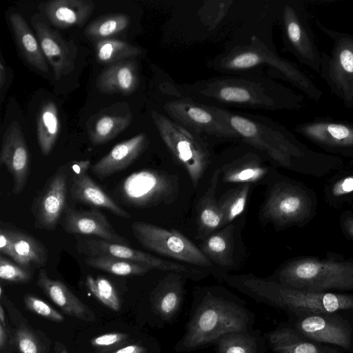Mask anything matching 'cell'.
<instances>
[{
	"instance_id": "6da1fadb",
	"label": "cell",
	"mask_w": 353,
	"mask_h": 353,
	"mask_svg": "<svg viewBox=\"0 0 353 353\" xmlns=\"http://www.w3.org/2000/svg\"><path fill=\"white\" fill-rule=\"evenodd\" d=\"M163 90L175 98H187L225 109L281 110L299 105L293 92L272 77L256 72L225 74L192 83L166 82Z\"/></svg>"
},
{
	"instance_id": "7a4b0ae2",
	"label": "cell",
	"mask_w": 353,
	"mask_h": 353,
	"mask_svg": "<svg viewBox=\"0 0 353 353\" xmlns=\"http://www.w3.org/2000/svg\"><path fill=\"white\" fill-rule=\"evenodd\" d=\"M254 315L238 299L208 290L194 296L185 334L174 347L189 352L212 345L225 334L252 330Z\"/></svg>"
},
{
	"instance_id": "3957f363",
	"label": "cell",
	"mask_w": 353,
	"mask_h": 353,
	"mask_svg": "<svg viewBox=\"0 0 353 353\" xmlns=\"http://www.w3.org/2000/svg\"><path fill=\"white\" fill-rule=\"evenodd\" d=\"M221 278L241 292L259 302L282 310L288 315L353 312L352 294L300 290L250 274H223Z\"/></svg>"
},
{
	"instance_id": "277c9868",
	"label": "cell",
	"mask_w": 353,
	"mask_h": 353,
	"mask_svg": "<svg viewBox=\"0 0 353 353\" xmlns=\"http://www.w3.org/2000/svg\"><path fill=\"white\" fill-rule=\"evenodd\" d=\"M216 70L226 74L249 72L260 73L261 68H268L280 78L293 83L312 99H319V91L310 80L293 64L281 58L256 39L248 44L237 46L211 62Z\"/></svg>"
},
{
	"instance_id": "5b68a950",
	"label": "cell",
	"mask_w": 353,
	"mask_h": 353,
	"mask_svg": "<svg viewBox=\"0 0 353 353\" xmlns=\"http://www.w3.org/2000/svg\"><path fill=\"white\" fill-rule=\"evenodd\" d=\"M291 288L314 292L353 290V263L301 259L285 265L276 281Z\"/></svg>"
},
{
	"instance_id": "8992f818",
	"label": "cell",
	"mask_w": 353,
	"mask_h": 353,
	"mask_svg": "<svg viewBox=\"0 0 353 353\" xmlns=\"http://www.w3.org/2000/svg\"><path fill=\"white\" fill-rule=\"evenodd\" d=\"M225 114L239 139L276 162L283 165L289 164L294 145L278 124L263 116L236 113L226 108Z\"/></svg>"
},
{
	"instance_id": "52a82bcc",
	"label": "cell",
	"mask_w": 353,
	"mask_h": 353,
	"mask_svg": "<svg viewBox=\"0 0 353 353\" xmlns=\"http://www.w3.org/2000/svg\"><path fill=\"white\" fill-rule=\"evenodd\" d=\"M151 117L165 145L187 170L196 188L210 160L207 144L203 137L159 112L152 111Z\"/></svg>"
},
{
	"instance_id": "ba28073f",
	"label": "cell",
	"mask_w": 353,
	"mask_h": 353,
	"mask_svg": "<svg viewBox=\"0 0 353 353\" xmlns=\"http://www.w3.org/2000/svg\"><path fill=\"white\" fill-rule=\"evenodd\" d=\"M316 24L333 41L330 52H321L319 74L344 105L352 109L353 35L329 29L318 19Z\"/></svg>"
},
{
	"instance_id": "9c48e42d",
	"label": "cell",
	"mask_w": 353,
	"mask_h": 353,
	"mask_svg": "<svg viewBox=\"0 0 353 353\" xmlns=\"http://www.w3.org/2000/svg\"><path fill=\"white\" fill-rule=\"evenodd\" d=\"M168 117L203 138L239 139L225 114V108L207 105L187 98H174L163 105Z\"/></svg>"
},
{
	"instance_id": "30bf717a",
	"label": "cell",
	"mask_w": 353,
	"mask_h": 353,
	"mask_svg": "<svg viewBox=\"0 0 353 353\" xmlns=\"http://www.w3.org/2000/svg\"><path fill=\"white\" fill-rule=\"evenodd\" d=\"M288 325L303 337L353 352V312L288 315Z\"/></svg>"
},
{
	"instance_id": "8fae6325",
	"label": "cell",
	"mask_w": 353,
	"mask_h": 353,
	"mask_svg": "<svg viewBox=\"0 0 353 353\" xmlns=\"http://www.w3.org/2000/svg\"><path fill=\"white\" fill-rule=\"evenodd\" d=\"M132 232L145 249L194 265L211 268L212 261L190 240L176 230H167L152 223L134 221Z\"/></svg>"
},
{
	"instance_id": "7c38bea8",
	"label": "cell",
	"mask_w": 353,
	"mask_h": 353,
	"mask_svg": "<svg viewBox=\"0 0 353 353\" xmlns=\"http://www.w3.org/2000/svg\"><path fill=\"white\" fill-rule=\"evenodd\" d=\"M171 179L161 172L143 169L123 179L115 192L121 203L130 208H144L166 201L171 195Z\"/></svg>"
},
{
	"instance_id": "4fadbf2b",
	"label": "cell",
	"mask_w": 353,
	"mask_h": 353,
	"mask_svg": "<svg viewBox=\"0 0 353 353\" xmlns=\"http://www.w3.org/2000/svg\"><path fill=\"white\" fill-rule=\"evenodd\" d=\"M283 40L288 51L304 65L319 73L321 53L303 7L298 4L284 6L282 14Z\"/></svg>"
},
{
	"instance_id": "5bb4252c",
	"label": "cell",
	"mask_w": 353,
	"mask_h": 353,
	"mask_svg": "<svg viewBox=\"0 0 353 353\" xmlns=\"http://www.w3.org/2000/svg\"><path fill=\"white\" fill-rule=\"evenodd\" d=\"M76 248L79 253L86 256H108L145 264L152 269L169 271L193 277L196 270L163 260L130 245L108 242L99 238L78 237Z\"/></svg>"
},
{
	"instance_id": "9a60e30c",
	"label": "cell",
	"mask_w": 353,
	"mask_h": 353,
	"mask_svg": "<svg viewBox=\"0 0 353 353\" xmlns=\"http://www.w3.org/2000/svg\"><path fill=\"white\" fill-rule=\"evenodd\" d=\"M68 175L64 166L57 169L34 199L31 211L37 229L52 231L60 223L67 206Z\"/></svg>"
},
{
	"instance_id": "2e32d148",
	"label": "cell",
	"mask_w": 353,
	"mask_h": 353,
	"mask_svg": "<svg viewBox=\"0 0 353 353\" xmlns=\"http://www.w3.org/2000/svg\"><path fill=\"white\" fill-rule=\"evenodd\" d=\"M0 252L22 268L32 271L47 263L48 252L45 245L30 234L1 222Z\"/></svg>"
},
{
	"instance_id": "e0dca14e",
	"label": "cell",
	"mask_w": 353,
	"mask_h": 353,
	"mask_svg": "<svg viewBox=\"0 0 353 353\" xmlns=\"http://www.w3.org/2000/svg\"><path fill=\"white\" fill-rule=\"evenodd\" d=\"M0 164L6 168L12 177V193L17 195L22 192L30 174V158L18 121H12L3 133Z\"/></svg>"
},
{
	"instance_id": "ac0fdd59",
	"label": "cell",
	"mask_w": 353,
	"mask_h": 353,
	"mask_svg": "<svg viewBox=\"0 0 353 353\" xmlns=\"http://www.w3.org/2000/svg\"><path fill=\"white\" fill-rule=\"evenodd\" d=\"M72 171L70 194L77 202L103 208L113 214L130 219V214L119 205L87 173L91 167L90 160L72 161L66 164Z\"/></svg>"
},
{
	"instance_id": "d6986e66",
	"label": "cell",
	"mask_w": 353,
	"mask_h": 353,
	"mask_svg": "<svg viewBox=\"0 0 353 353\" xmlns=\"http://www.w3.org/2000/svg\"><path fill=\"white\" fill-rule=\"evenodd\" d=\"M60 224L68 234L94 236L108 242L130 245L129 240L117 233L106 216L97 208L76 210L67 205Z\"/></svg>"
},
{
	"instance_id": "ffe728a7",
	"label": "cell",
	"mask_w": 353,
	"mask_h": 353,
	"mask_svg": "<svg viewBox=\"0 0 353 353\" xmlns=\"http://www.w3.org/2000/svg\"><path fill=\"white\" fill-rule=\"evenodd\" d=\"M308 208V201L297 187L287 183L276 185L263 205L264 216L274 223L285 224L303 217Z\"/></svg>"
},
{
	"instance_id": "44dd1931",
	"label": "cell",
	"mask_w": 353,
	"mask_h": 353,
	"mask_svg": "<svg viewBox=\"0 0 353 353\" xmlns=\"http://www.w3.org/2000/svg\"><path fill=\"white\" fill-rule=\"evenodd\" d=\"M34 27L43 53L55 79L59 80L74 70L77 47L72 41H66L58 30L41 21L34 22Z\"/></svg>"
},
{
	"instance_id": "7402d4cb",
	"label": "cell",
	"mask_w": 353,
	"mask_h": 353,
	"mask_svg": "<svg viewBox=\"0 0 353 353\" xmlns=\"http://www.w3.org/2000/svg\"><path fill=\"white\" fill-rule=\"evenodd\" d=\"M147 145L148 138L143 133L120 142L91 165V172L102 180L124 170L141 156Z\"/></svg>"
},
{
	"instance_id": "603a6c76",
	"label": "cell",
	"mask_w": 353,
	"mask_h": 353,
	"mask_svg": "<svg viewBox=\"0 0 353 353\" xmlns=\"http://www.w3.org/2000/svg\"><path fill=\"white\" fill-rule=\"evenodd\" d=\"M295 130L313 142L325 147L353 148V124L347 121L317 118L296 125Z\"/></svg>"
},
{
	"instance_id": "cb8c5ba5",
	"label": "cell",
	"mask_w": 353,
	"mask_h": 353,
	"mask_svg": "<svg viewBox=\"0 0 353 353\" xmlns=\"http://www.w3.org/2000/svg\"><path fill=\"white\" fill-rule=\"evenodd\" d=\"M132 121V114L128 104H114L89 120V139L95 145L106 143L125 130Z\"/></svg>"
},
{
	"instance_id": "d4e9b609",
	"label": "cell",
	"mask_w": 353,
	"mask_h": 353,
	"mask_svg": "<svg viewBox=\"0 0 353 353\" xmlns=\"http://www.w3.org/2000/svg\"><path fill=\"white\" fill-rule=\"evenodd\" d=\"M38 287L67 315L85 321H94L93 312L62 281L50 278L41 268L37 280Z\"/></svg>"
},
{
	"instance_id": "484cf974",
	"label": "cell",
	"mask_w": 353,
	"mask_h": 353,
	"mask_svg": "<svg viewBox=\"0 0 353 353\" xmlns=\"http://www.w3.org/2000/svg\"><path fill=\"white\" fill-rule=\"evenodd\" d=\"M268 346L274 353H345L338 347L310 341L288 324L265 334Z\"/></svg>"
},
{
	"instance_id": "4316f807",
	"label": "cell",
	"mask_w": 353,
	"mask_h": 353,
	"mask_svg": "<svg viewBox=\"0 0 353 353\" xmlns=\"http://www.w3.org/2000/svg\"><path fill=\"white\" fill-rule=\"evenodd\" d=\"M181 275L172 272L164 277L150 296L152 310L165 323L173 321L178 314L184 297Z\"/></svg>"
},
{
	"instance_id": "83f0119b",
	"label": "cell",
	"mask_w": 353,
	"mask_h": 353,
	"mask_svg": "<svg viewBox=\"0 0 353 353\" xmlns=\"http://www.w3.org/2000/svg\"><path fill=\"white\" fill-rule=\"evenodd\" d=\"M94 8L90 0H52L39 6V10L58 28L83 26Z\"/></svg>"
},
{
	"instance_id": "f1b7e54d",
	"label": "cell",
	"mask_w": 353,
	"mask_h": 353,
	"mask_svg": "<svg viewBox=\"0 0 353 353\" xmlns=\"http://www.w3.org/2000/svg\"><path fill=\"white\" fill-rule=\"evenodd\" d=\"M140 76L134 60H124L114 63L104 69L98 76L96 87L108 94H132L139 87Z\"/></svg>"
},
{
	"instance_id": "f546056e",
	"label": "cell",
	"mask_w": 353,
	"mask_h": 353,
	"mask_svg": "<svg viewBox=\"0 0 353 353\" xmlns=\"http://www.w3.org/2000/svg\"><path fill=\"white\" fill-rule=\"evenodd\" d=\"M9 21L17 47L26 61L37 70L47 72L48 65L38 39L21 14L12 12Z\"/></svg>"
},
{
	"instance_id": "4dcf8cb0",
	"label": "cell",
	"mask_w": 353,
	"mask_h": 353,
	"mask_svg": "<svg viewBox=\"0 0 353 353\" xmlns=\"http://www.w3.org/2000/svg\"><path fill=\"white\" fill-rule=\"evenodd\" d=\"M221 171V169H216L214 172L208 189L196 205L198 235L201 237L223 225L222 213L215 197Z\"/></svg>"
},
{
	"instance_id": "1f68e13d",
	"label": "cell",
	"mask_w": 353,
	"mask_h": 353,
	"mask_svg": "<svg viewBox=\"0 0 353 353\" xmlns=\"http://www.w3.org/2000/svg\"><path fill=\"white\" fill-rule=\"evenodd\" d=\"M61 123L56 104L52 101L42 103L37 116V141L42 154L48 156L57 141Z\"/></svg>"
},
{
	"instance_id": "d6a6232c",
	"label": "cell",
	"mask_w": 353,
	"mask_h": 353,
	"mask_svg": "<svg viewBox=\"0 0 353 353\" xmlns=\"http://www.w3.org/2000/svg\"><path fill=\"white\" fill-rule=\"evenodd\" d=\"M266 338L257 330L233 332L214 343L216 353H265Z\"/></svg>"
},
{
	"instance_id": "836d02e7",
	"label": "cell",
	"mask_w": 353,
	"mask_h": 353,
	"mask_svg": "<svg viewBox=\"0 0 353 353\" xmlns=\"http://www.w3.org/2000/svg\"><path fill=\"white\" fill-rule=\"evenodd\" d=\"M223 180L228 183H251L263 179L268 169L257 156L244 155L223 167Z\"/></svg>"
},
{
	"instance_id": "e575fe53",
	"label": "cell",
	"mask_w": 353,
	"mask_h": 353,
	"mask_svg": "<svg viewBox=\"0 0 353 353\" xmlns=\"http://www.w3.org/2000/svg\"><path fill=\"white\" fill-rule=\"evenodd\" d=\"M232 225H228L223 230L210 235L201 245V250L212 262L222 267H229L233 263Z\"/></svg>"
},
{
	"instance_id": "d590c367",
	"label": "cell",
	"mask_w": 353,
	"mask_h": 353,
	"mask_svg": "<svg viewBox=\"0 0 353 353\" xmlns=\"http://www.w3.org/2000/svg\"><path fill=\"white\" fill-rule=\"evenodd\" d=\"M84 261L92 268L118 276H140L152 270L145 264L108 256H86Z\"/></svg>"
},
{
	"instance_id": "8d00e7d4",
	"label": "cell",
	"mask_w": 353,
	"mask_h": 353,
	"mask_svg": "<svg viewBox=\"0 0 353 353\" xmlns=\"http://www.w3.org/2000/svg\"><path fill=\"white\" fill-rule=\"evenodd\" d=\"M130 23V17L126 14H108L92 21L85 28L84 34L89 39L99 41L123 32Z\"/></svg>"
},
{
	"instance_id": "74e56055",
	"label": "cell",
	"mask_w": 353,
	"mask_h": 353,
	"mask_svg": "<svg viewBox=\"0 0 353 353\" xmlns=\"http://www.w3.org/2000/svg\"><path fill=\"white\" fill-rule=\"evenodd\" d=\"M141 53V48L116 39L101 40L96 44V57L101 63L112 64L137 57Z\"/></svg>"
},
{
	"instance_id": "f35d334b",
	"label": "cell",
	"mask_w": 353,
	"mask_h": 353,
	"mask_svg": "<svg viewBox=\"0 0 353 353\" xmlns=\"http://www.w3.org/2000/svg\"><path fill=\"white\" fill-rule=\"evenodd\" d=\"M250 185V183L241 184L228 190L218 200L223 216V225L229 224L245 210Z\"/></svg>"
},
{
	"instance_id": "ab89813d",
	"label": "cell",
	"mask_w": 353,
	"mask_h": 353,
	"mask_svg": "<svg viewBox=\"0 0 353 353\" xmlns=\"http://www.w3.org/2000/svg\"><path fill=\"white\" fill-rule=\"evenodd\" d=\"M85 285L92 294L112 310L119 311L121 301L117 292L110 281L102 276L88 275Z\"/></svg>"
},
{
	"instance_id": "60d3db41",
	"label": "cell",
	"mask_w": 353,
	"mask_h": 353,
	"mask_svg": "<svg viewBox=\"0 0 353 353\" xmlns=\"http://www.w3.org/2000/svg\"><path fill=\"white\" fill-rule=\"evenodd\" d=\"M13 340L19 353H44L39 337L26 325L21 324L16 330Z\"/></svg>"
},
{
	"instance_id": "b9f144b4",
	"label": "cell",
	"mask_w": 353,
	"mask_h": 353,
	"mask_svg": "<svg viewBox=\"0 0 353 353\" xmlns=\"http://www.w3.org/2000/svg\"><path fill=\"white\" fill-rule=\"evenodd\" d=\"M32 277V271L22 268L1 254L0 278L1 280L14 283H25L30 282Z\"/></svg>"
},
{
	"instance_id": "7bdbcfd3",
	"label": "cell",
	"mask_w": 353,
	"mask_h": 353,
	"mask_svg": "<svg viewBox=\"0 0 353 353\" xmlns=\"http://www.w3.org/2000/svg\"><path fill=\"white\" fill-rule=\"evenodd\" d=\"M24 304L27 310L39 315L49 321L61 323L64 317L57 310L51 307L40 298L30 294L23 297Z\"/></svg>"
},
{
	"instance_id": "ee69618b",
	"label": "cell",
	"mask_w": 353,
	"mask_h": 353,
	"mask_svg": "<svg viewBox=\"0 0 353 353\" xmlns=\"http://www.w3.org/2000/svg\"><path fill=\"white\" fill-rule=\"evenodd\" d=\"M130 336L121 332L101 334L91 339L90 343L98 353H105L128 343Z\"/></svg>"
},
{
	"instance_id": "f6af8a7d",
	"label": "cell",
	"mask_w": 353,
	"mask_h": 353,
	"mask_svg": "<svg viewBox=\"0 0 353 353\" xmlns=\"http://www.w3.org/2000/svg\"><path fill=\"white\" fill-rule=\"evenodd\" d=\"M332 192L336 196H343L353 192V175L347 176L335 183Z\"/></svg>"
},
{
	"instance_id": "bcb514c9",
	"label": "cell",
	"mask_w": 353,
	"mask_h": 353,
	"mask_svg": "<svg viewBox=\"0 0 353 353\" xmlns=\"http://www.w3.org/2000/svg\"><path fill=\"white\" fill-rule=\"evenodd\" d=\"M111 353H147V349L143 345L132 344L121 347Z\"/></svg>"
},
{
	"instance_id": "7dc6e473",
	"label": "cell",
	"mask_w": 353,
	"mask_h": 353,
	"mask_svg": "<svg viewBox=\"0 0 353 353\" xmlns=\"http://www.w3.org/2000/svg\"><path fill=\"white\" fill-rule=\"evenodd\" d=\"M7 81V68L3 61V56L1 55V61H0V89H1V95L3 93V90L6 86Z\"/></svg>"
},
{
	"instance_id": "c3c4849f",
	"label": "cell",
	"mask_w": 353,
	"mask_h": 353,
	"mask_svg": "<svg viewBox=\"0 0 353 353\" xmlns=\"http://www.w3.org/2000/svg\"><path fill=\"white\" fill-rule=\"evenodd\" d=\"M8 332L6 327L0 324V349L3 350L8 342Z\"/></svg>"
},
{
	"instance_id": "681fc988",
	"label": "cell",
	"mask_w": 353,
	"mask_h": 353,
	"mask_svg": "<svg viewBox=\"0 0 353 353\" xmlns=\"http://www.w3.org/2000/svg\"><path fill=\"white\" fill-rule=\"evenodd\" d=\"M345 227L349 234L353 237V217L347 221Z\"/></svg>"
},
{
	"instance_id": "f907efd6",
	"label": "cell",
	"mask_w": 353,
	"mask_h": 353,
	"mask_svg": "<svg viewBox=\"0 0 353 353\" xmlns=\"http://www.w3.org/2000/svg\"><path fill=\"white\" fill-rule=\"evenodd\" d=\"M0 324L6 327L5 312L2 305L0 306Z\"/></svg>"
},
{
	"instance_id": "816d5d0a",
	"label": "cell",
	"mask_w": 353,
	"mask_h": 353,
	"mask_svg": "<svg viewBox=\"0 0 353 353\" xmlns=\"http://www.w3.org/2000/svg\"><path fill=\"white\" fill-rule=\"evenodd\" d=\"M58 353H68V352L65 347L63 346V347H59V352Z\"/></svg>"
}]
</instances>
